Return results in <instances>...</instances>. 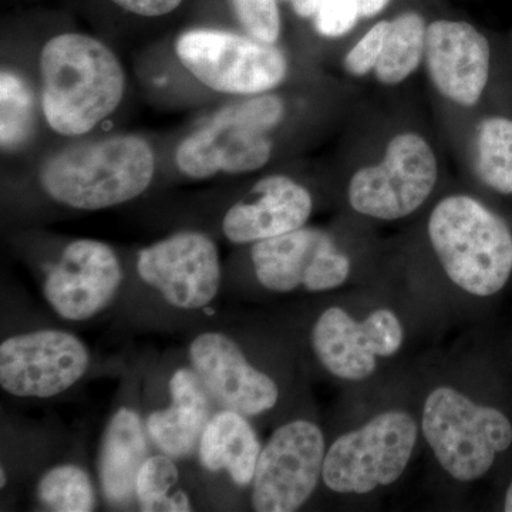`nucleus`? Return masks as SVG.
Segmentation results:
<instances>
[{
  "label": "nucleus",
  "mask_w": 512,
  "mask_h": 512,
  "mask_svg": "<svg viewBox=\"0 0 512 512\" xmlns=\"http://www.w3.org/2000/svg\"><path fill=\"white\" fill-rule=\"evenodd\" d=\"M292 8L301 18H312L318 12L322 0H291Z\"/></svg>",
  "instance_id": "obj_30"
},
{
  "label": "nucleus",
  "mask_w": 512,
  "mask_h": 512,
  "mask_svg": "<svg viewBox=\"0 0 512 512\" xmlns=\"http://www.w3.org/2000/svg\"><path fill=\"white\" fill-rule=\"evenodd\" d=\"M39 503L49 511L92 512L96 510V488L92 477L76 463L50 467L36 485Z\"/></svg>",
  "instance_id": "obj_23"
},
{
  "label": "nucleus",
  "mask_w": 512,
  "mask_h": 512,
  "mask_svg": "<svg viewBox=\"0 0 512 512\" xmlns=\"http://www.w3.org/2000/svg\"><path fill=\"white\" fill-rule=\"evenodd\" d=\"M311 192L286 175H269L232 205L222 232L232 244H255L303 228L311 217Z\"/></svg>",
  "instance_id": "obj_17"
},
{
  "label": "nucleus",
  "mask_w": 512,
  "mask_h": 512,
  "mask_svg": "<svg viewBox=\"0 0 512 512\" xmlns=\"http://www.w3.org/2000/svg\"><path fill=\"white\" fill-rule=\"evenodd\" d=\"M439 178V165L430 144L419 134L393 137L379 165L353 175L349 202L353 210L377 220H400L419 210Z\"/></svg>",
  "instance_id": "obj_8"
},
{
  "label": "nucleus",
  "mask_w": 512,
  "mask_h": 512,
  "mask_svg": "<svg viewBox=\"0 0 512 512\" xmlns=\"http://www.w3.org/2000/svg\"><path fill=\"white\" fill-rule=\"evenodd\" d=\"M8 485V473H6L5 466L2 464V468H0V488H5Z\"/></svg>",
  "instance_id": "obj_33"
},
{
  "label": "nucleus",
  "mask_w": 512,
  "mask_h": 512,
  "mask_svg": "<svg viewBox=\"0 0 512 512\" xmlns=\"http://www.w3.org/2000/svg\"><path fill=\"white\" fill-rule=\"evenodd\" d=\"M154 173L150 144L134 134H119L53 154L40 170V184L59 204L100 211L136 200L150 187Z\"/></svg>",
  "instance_id": "obj_2"
},
{
  "label": "nucleus",
  "mask_w": 512,
  "mask_h": 512,
  "mask_svg": "<svg viewBox=\"0 0 512 512\" xmlns=\"http://www.w3.org/2000/svg\"><path fill=\"white\" fill-rule=\"evenodd\" d=\"M146 421L133 407L121 406L101 437L97 471L107 503L124 507L136 500L138 471L148 457Z\"/></svg>",
  "instance_id": "obj_19"
},
{
  "label": "nucleus",
  "mask_w": 512,
  "mask_h": 512,
  "mask_svg": "<svg viewBox=\"0 0 512 512\" xmlns=\"http://www.w3.org/2000/svg\"><path fill=\"white\" fill-rule=\"evenodd\" d=\"M421 427L440 466L463 483L485 476L497 453L512 443L510 420L500 410L471 402L451 387L429 394Z\"/></svg>",
  "instance_id": "obj_5"
},
{
  "label": "nucleus",
  "mask_w": 512,
  "mask_h": 512,
  "mask_svg": "<svg viewBox=\"0 0 512 512\" xmlns=\"http://www.w3.org/2000/svg\"><path fill=\"white\" fill-rule=\"evenodd\" d=\"M284 114V101L274 94H256L222 107L178 146L175 163L194 180L259 170L271 158L269 131Z\"/></svg>",
  "instance_id": "obj_4"
},
{
  "label": "nucleus",
  "mask_w": 512,
  "mask_h": 512,
  "mask_svg": "<svg viewBox=\"0 0 512 512\" xmlns=\"http://www.w3.org/2000/svg\"><path fill=\"white\" fill-rule=\"evenodd\" d=\"M477 174L487 187L512 195V120L491 117L477 127Z\"/></svg>",
  "instance_id": "obj_24"
},
{
  "label": "nucleus",
  "mask_w": 512,
  "mask_h": 512,
  "mask_svg": "<svg viewBox=\"0 0 512 512\" xmlns=\"http://www.w3.org/2000/svg\"><path fill=\"white\" fill-rule=\"evenodd\" d=\"M325 456V437L312 421L293 420L278 427L256 464L252 508L298 511L318 487Z\"/></svg>",
  "instance_id": "obj_10"
},
{
  "label": "nucleus",
  "mask_w": 512,
  "mask_h": 512,
  "mask_svg": "<svg viewBox=\"0 0 512 512\" xmlns=\"http://www.w3.org/2000/svg\"><path fill=\"white\" fill-rule=\"evenodd\" d=\"M426 36V20L420 13H403L392 20L375 67L377 80L387 86L406 80L426 55Z\"/></svg>",
  "instance_id": "obj_21"
},
{
  "label": "nucleus",
  "mask_w": 512,
  "mask_h": 512,
  "mask_svg": "<svg viewBox=\"0 0 512 512\" xmlns=\"http://www.w3.org/2000/svg\"><path fill=\"white\" fill-rule=\"evenodd\" d=\"M35 117V97L18 74H0V143L3 150L18 148L28 140Z\"/></svg>",
  "instance_id": "obj_25"
},
{
  "label": "nucleus",
  "mask_w": 512,
  "mask_h": 512,
  "mask_svg": "<svg viewBox=\"0 0 512 512\" xmlns=\"http://www.w3.org/2000/svg\"><path fill=\"white\" fill-rule=\"evenodd\" d=\"M171 402L147 416L148 439L160 453L181 460L194 454L214 416V399L192 367H178L168 383Z\"/></svg>",
  "instance_id": "obj_18"
},
{
  "label": "nucleus",
  "mask_w": 512,
  "mask_h": 512,
  "mask_svg": "<svg viewBox=\"0 0 512 512\" xmlns=\"http://www.w3.org/2000/svg\"><path fill=\"white\" fill-rule=\"evenodd\" d=\"M252 265L259 284L268 291L288 293L330 291L350 275V261L326 232L299 228L279 237L255 242Z\"/></svg>",
  "instance_id": "obj_13"
},
{
  "label": "nucleus",
  "mask_w": 512,
  "mask_h": 512,
  "mask_svg": "<svg viewBox=\"0 0 512 512\" xmlns=\"http://www.w3.org/2000/svg\"><path fill=\"white\" fill-rule=\"evenodd\" d=\"M235 16L252 39L275 45L281 36V15L276 0H231Z\"/></svg>",
  "instance_id": "obj_26"
},
{
  "label": "nucleus",
  "mask_w": 512,
  "mask_h": 512,
  "mask_svg": "<svg viewBox=\"0 0 512 512\" xmlns=\"http://www.w3.org/2000/svg\"><path fill=\"white\" fill-rule=\"evenodd\" d=\"M89 349L74 333L39 329L0 343V387L19 399H50L72 389L90 367Z\"/></svg>",
  "instance_id": "obj_9"
},
{
  "label": "nucleus",
  "mask_w": 512,
  "mask_h": 512,
  "mask_svg": "<svg viewBox=\"0 0 512 512\" xmlns=\"http://www.w3.org/2000/svg\"><path fill=\"white\" fill-rule=\"evenodd\" d=\"M389 29L390 22H387V20L376 23L346 55V72L352 74V76L360 77L366 76L367 73L375 70L376 64L382 56Z\"/></svg>",
  "instance_id": "obj_28"
},
{
  "label": "nucleus",
  "mask_w": 512,
  "mask_h": 512,
  "mask_svg": "<svg viewBox=\"0 0 512 512\" xmlns=\"http://www.w3.org/2000/svg\"><path fill=\"white\" fill-rule=\"evenodd\" d=\"M417 424L410 414L386 412L343 434L326 451L322 480L339 494H367L399 480L412 458Z\"/></svg>",
  "instance_id": "obj_7"
},
{
  "label": "nucleus",
  "mask_w": 512,
  "mask_h": 512,
  "mask_svg": "<svg viewBox=\"0 0 512 512\" xmlns=\"http://www.w3.org/2000/svg\"><path fill=\"white\" fill-rule=\"evenodd\" d=\"M137 274L168 305L180 311L208 308L222 282L220 251L202 232H177L141 249Z\"/></svg>",
  "instance_id": "obj_11"
},
{
  "label": "nucleus",
  "mask_w": 512,
  "mask_h": 512,
  "mask_svg": "<svg viewBox=\"0 0 512 512\" xmlns=\"http://www.w3.org/2000/svg\"><path fill=\"white\" fill-rule=\"evenodd\" d=\"M121 9L144 18H158L174 12L183 0H111Z\"/></svg>",
  "instance_id": "obj_29"
},
{
  "label": "nucleus",
  "mask_w": 512,
  "mask_h": 512,
  "mask_svg": "<svg viewBox=\"0 0 512 512\" xmlns=\"http://www.w3.org/2000/svg\"><path fill=\"white\" fill-rule=\"evenodd\" d=\"M390 0H359L360 18H373L379 15Z\"/></svg>",
  "instance_id": "obj_31"
},
{
  "label": "nucleus",
  "mask_w": 512,
  "mask_h": 512,
  "mask_svg": "<svg viewBox=\"0 0 512 512\" xmlns=\"http://www.w3.org/2000/svg\"><path fill=\"white\" fill-rule=\"evenodd\" d=\"M429 237L448 278L471 295L491 296L512 272V234L476 198L451 195L431 212Z\"/></svg>",
  "instance_id": "obj_3"
},
{
  "label": "nucleus",
  "mask_w": 512,
  "mask_h": 512,
  "mask_svg": "<svg viewBox=\"0 0 512 512\" xmlns=\"http://www.w3.org/2000/svg\"><path fill=\"white\" fill-rule=\"evenodd\" d=\"M426 62L441 96L464 107L480 101L490 74V43L467 22L436 20L427 26Z\"/></svg>",
  "instance_id": "obj_16"
},
{
  "label": "nucleus",
  "mask_w": 512,
  "mask_h": 512,
  "mask_svg": "<svg viewBox=\"0 0 512 512\" xmlns=\"http://www.w3.org/2000/svg\"><path fill=\"white\" fill-rule=\"evenodd\" d=\"M42 110L64 137L90 133L120 106L126 74L119 57L96 37L62 33L40 53Z\"/></svg>",
  "instance_id": "obj_1"
},
{
  "label": "nucleus",
  "mask_w": 512,
  "mask_h": 512,
  "mask_svg": "<svg viewBox=\"0 0 512 512\" xmlns=\"http://www.w3.org/2000/svg\"><path fill=\"white\" fill-rule=\"evenodd\" d=\"M313 18L319 35L330 39L348 35L360 18L359 0H322Z\"/></svg>",
  "instance_id": "obj_27"
},
{
  "label": "nucleus",
  "mask_w": 512,
  "mask_h": 512,
  "mask_svg": "<svg viewBox=\"0 0 512 512\" xmlns=\"http://www.w3.org/2000/svg\"><path fill=\"white\" fill-rule=\"evenodd\" d=\"M175 53L198 82L218 93H268L288 73V62L278 47L227 30H187L178 37Z\"/></svg>",
  "instance_id": "obj_6"
},
{
  "label": "nucleus",
  "mask_w": 512,
  "mask_h": 512,
  "mask_svg": "<svg viewBox=\"0 0 512 512\" xmlns=\"http://www.w3.org/2000/svg\"><path fill=\"white\" fill-rule=\"evenodd\" d=\"M288 2H291V0H288Z\"/></svg>",
  "instance_id": "obj_34"
},
{
  "label": "nucleus",
  "mask_w": 512,
  "mask_h": 512,
  "mask_svg": "<svg viewBox=\"0 0 512 512\" xmlns=\"http://www.w3.org/2000/svg\"><path fill=\"white\" fill-rule=\"evenodd\" d=\"M188 360L220 409L255 417L278 403V384L252 365L237 340L227 333L207 330L195 336Z\"/></svg>",
  "instance_id": "obj_15"
},
{
  "label": "nucleus",
  "mask_w": 512,
  "mask_h": 512,
  "mask_svg": "<svg viewBox=\"0 0 512 512\" xmlns=\"http://www.w3.org/2000/svg\"><path fill=\"white\" fill-rule=\"evenodd\" d=\"M123 281V266L110 245L97 239H76L47 271L43 295L59 318L82 323L109 308Z\"/></svg>",
  "instance_id": "obj_12"
},
{
  "label": "nucleus",
  "mask_w": 512,
  "mask_h": 512,
  "mask_svg": "<svg viewBox=\"0 0 512 512\" xmlns=\"http://www.w3.org/2000/svg\"><path fill=\"white\" fill-rule=\"evenodd\" d=\"M261 451V443L247 416L220 409L202 431L197 453L204 470L227 473L232 483L248 487L254 481Z\"/></svg>",
  "instance_id": "obj_20"
},
{
  "label": "nucleus",
  "mask_w": 512,
  "mask_h": 512,
  "mask_svg": "<svg viewBox=\"0 0 512 512\" xmlns=\"http://www.w3.org/2000/svg\"><path fill=\"white\" fill-rule=\"evenodd\" d=\"M404 338L399 318L389 309L356 322L340 308L326 309L312 329V348L323 367L339 379L360 382L376 369V357L399 352Z\"/></svg>",
  "instance_id": "obj_14"
},
{
  "label": "nucleus",
  "mask_w": 512,
  "mask_h": 512,
  "mask_svg": "<svg viewBox=\"0 0 512 512\" xmlns=\"http://www.w3.org/2000/svg\"><path fill=\"white\" fill-rule=\"evenodd\" d=\"M505 511L512 512V483L508 487L507 495H505Z\"/></svg>",
  "instance_id": "obj_32"
},
{
  "label": "nucleus",
  "mask_w": 512,
  "mask_h": 512,
  "mask_svg": "<svg viewBox=\"0 0 512 512\" xmlns=\"http://www.w3.org/2000/svg\"><path fill=\"white\" fill-rule=\"evenodd\" d=\"M175 458L164 453L148 456L136 480V501L143 512L194 511L191 495L181 485Z\"/></svg>",
  "instance_id": "obj_22"
}]
</instances>
